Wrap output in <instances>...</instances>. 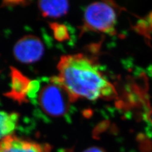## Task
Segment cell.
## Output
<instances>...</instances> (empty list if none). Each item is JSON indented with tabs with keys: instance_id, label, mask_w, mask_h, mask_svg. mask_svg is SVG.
<instances>
[{
	"instance_id": "obj_4",
	"label": "cell",
	"mask_w": 152,
	"mask_h": 152,
	"mask_svg": "<svg viewBox=\"0 0 152 152\" xmlns=\"http://www.w3.org/2000/svg\"><path fill=\"white\" fill-rule=\"evenodd\" d=\"M45 47L39 37L28 35L18 40L14 46L15 58L23 64H32L39 61L43 55Z\"/></svg>"
},
{
	"instance_id": "obj_6",
	"label": "cell",
	"mask_w": 152,
	"mask_h": 152,
	"mask_svg": "<svg viewBox=\"0 0 152 152\" xmlns=\"http://www.w3.org/2000/svg\"><path fill=\"white\" fill-rule=\"evenodd\" d=\"M12 90L9 96L18 102L27 101V94L31 80L27 79L17 70H13Z\"/></svg>"
},
{
	"instance_id": "obj_8",
	"label": "cell",
	"mask_w": 152,
	"mask_h": 152,
	"mask_svg": "<svg viewBox=\"0 0 152 152\" xmlns=\"http://www.w3.org/2000/svg\"><path fill=\"white\" fill-rule=\"evenodd\" d=\"M18 117L17 113L0 110V141L12 134L17 128Z\"/></svg>"
},
{
	"instance_id": "obj_3",
	"label": "cell",
	"mask_w": 152,
	"mask_h": 152,
	"mask_svg": "<svg viewBox=\"0 0 152 152\" xmlns=\"http://www.w3.org/2000/svg\"><path fill=\"white\" fill-rule=\"evenodd\" d=\"M117 12L107 2H95L86 8L84 14V28L87 30L112 34L117 24Z\"/></svg>"
},
{
	"instance_id": "obj_7",
	"label": "cell",
	"mask_w": 152,
	"mask_h": 152,
	"mask_svg": "<svg viewBox=\"0 0 152 152\" xmlns=\"http://www.w3.org/2000/svg\"><path fill=\"white\" fill-rule=\"evenodd\" d=\"M38 7L42 15L48 18H58L65 15L69 9L67 1H41Z\"/></svg>"
},
{
	"instance_id": "obj_10",
	"label": "cell",
	"mask_w": 152,
	"mask_h": 152,
	"mask_svg": "<svg viewBox=\"0 0 152 152\" xmlns=\"http://www.w3.org/2000/svg\"><path fill=\"white\" fill-rule=\"evenodd\" d=\"M84 152H105L103 149L98 148V147H91L86 150Z\"/></svg>"
},
{
	"instance_id": "obj_5",
	"label": "cell",
	"mask_w": 152,
	"mask_h": 152,
	"mask_svg": "<svg viewBox=\"0 0 152 152\" xmlns=\"http://www.w3.org/2000/svg\"><path fill=\"white\" fill-rule=\"evenodd\" d=\"M46 145L13 134L0 141V152H48Z\"/></svg>"
},
{
	"instance_id": "obj_2",
	"label": "cell",
	"mask_w": 152,
	"mask_h": 152,
	"mask_svg": "<svg viewBox=\"0 0 152 152\" xmlns=\"http://www.w3.org/2000/svg\"><path fill=\"white\" fill-rule=\"evenodd\" d=\"M27 98L42 116L49 118L66 117L75 102L58 76L31 80Z\"/></svg>"
},
{
	"instance_id": "obj_1",
	"label": "cell",
	"mask_w": 152,
	"mask_h": 152,
	"mask_svg": "<svg viewBox=\"0 0 152 152\" xmlns=\"http://www.w3.org/2000/svg\"><path fill=\"white\" fill-rule=\"evenodd\" d=\"M57 69V76L75 101L79 98L110 99L117 96L115 87L96 64L83 53L61 56Z\"/></svg>"
},
{
	"instance_id": "obj_9",
	"label": "cell",
	"mask_w": 152,
	"mask_h": 152,
	"mask_svg": "<svg viewBox=\"0 0 152 152\" xmlns=\"http://www.w3.org/2000/svg\"><path fill=\"white\" fill-rule=\"evenodd\" d=\"M51 27L53 31L54 36L57 40L64 41L69 39V35L65 26L53 23L51 24Z\"/></svg>"
}]
</instances>
